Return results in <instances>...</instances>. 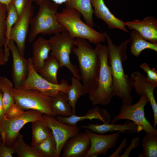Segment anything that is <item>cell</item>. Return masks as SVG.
I'll return each instance as SVG.
<instances>
[{
    "instance_id": "cell-26",
    "label": "cell",
    "mask_w": 157,
    "mask_h": 157,
    "mask_svg": "<svg viewBox=\"0 0 157 157\" xmlns=\"http://www.w3.org/2000/svg\"><path fill=\"white\" fill-rule=\"evenodd\" d=\"M32 138L31 145L34 146L52 134L51 130L44 123L42 118L31 122Z\"/></svg>"
},
{
    "instance_id": "cell-43",
    "label": "cell",
    "mask_w": 157,
    "mask_h": 157,
    "mask_svg": "<svg viewBox=\"0 0 157 157\" xmlns=\"http://www.w3.org/2000/svg\"><path fill=\"white\" fill-rule=\"evenodd\" d=\"M12 1V0H0V3L4 4L8 6Z\"/></svg>"
},
{
    "instance_id": "cell-36",
    "label": "cell",
    "mask_w": 157,
    "mask_h": 157,
    "mask_svg": "<svg viewBox=\"0 0 157 157\" xmlns=\"http://www.w3.org/2000/svg\"><path fill=\"white\" fill-rule=\"evenodd\" d=\"M15 154L13 146H7L1 138H0V157H12Z\"/></svg>"
},
{
    "instance_id": "cell-5",
    "label": "cell",
    "mask_w": 157,
    "mask_h": 157,
    "mask_svg": "<svg viewBox=\"0 0 157 157\" xmlns=\"http://www.w3.org/2000/svg\"><path fill=\"white\" fill-rule=\"evenodd\" d=\"M100 61V66L97 87L89 93V98L93 105H106L110 101L113 96V81L109 63L108 46L99 43L95 48Z\"/></svg>"
},
{
    "instance_id": "cell-23",
    "label": "cell",
    "mask_w": 157,
    "mask_h": 157,
    "mask_svg": "<svg viewBox=\"0 0 157 157\" xmlns=\"http://www.w3.org/2000/svg\"><path fill=\"white\" fill-rule=\"evenodd\" d=\"M131 39L130 52L136 57H138L144 50L149 49L157 52V43H152L144 39L137 31L133 30L130 34Z\"/></svg>"
},
{
    "instance_id": "cell-45",
    "label": "cell",
    "mask_w": 157,
    "mask_h": 157,
    "mask_svg": "<svg viewBox=\"0 0 157 157\" xmlns=\"http://www.w3.org/2000/svg\"><path fill=\"white\" fill-rule=\"evenodd\" d=\"M0 92H1V90L0 89Z\"/></svg>"
},
{
    "instance_id": "cell-34",
    "label": "cell",
    "mask_w": 157,
    "mask_h": 157,
    "mask_svg": "<svg viewBox=\"0 0 157 157\" xmlns=\"http://www.w3.org/2000/svg\"><path fill=\"white\" fill-rule=\"evenodd\" d=\"M140 67L147 74V76L145 78L146 81L154 85L157 86V71L154 68H151L149 65L146 63L141 64Z\"/></svg>"
},
{
    "instance_id": "cell-15",
    "label": "cell",
    "mask_w": 157,
    "mask_h": 157,
    "mask_svg": "<svg viewBox=\"0 0 157 157\" xmlns=\"http://www.w3.org/2000/svg\"><path fill=\"white\" fill-rule=\"evenodd\" d=\"M90 145L87 133H78L69 138L63 146L62 157H85Z\"/></svg>"
},
{
    "instance_id": "cell-38",
    "label": "cell",
    "mask_w": 157,
    "mask_h": 157,
    "mask_svg": "<svg viewBox=\"0 0 157 157\" xmlns=\"http://www.w3.org/2000/svg\"><path fill=\"white\" fill-rule=\"evenodd\" d=\"M28 0H12L19 17L23 13Z\"/></svg>"
},
{
    "instance_id": "cell-42",
    "label": "cell",
    "mask_w": 157,
    "mask_h": 157,
    "mask_svg": "<svg viewBox=\"0 0 157 157\" xmlns=\"http://www.w3.org/2000/svg\"><path fill=\"white\" fill-rule=\"evenodd\" d=\"M45 0H35L34 2L38 5H39L43 1ZM58 5L65 3L70 0H49Z\"/></svg>"
},
{
    "instance_id": "cell-33",
    "label": "cell",
    "mask_w": 157,
    "mask_h": 157,
    "mask_svg": "<svg viewBox=\"0 0 157 157\" xmlns=\"http://www.w3.org/2000/svg\"><path fill=\"white\" fill-rule=\"evenodd\" d=\"M7 6L0 3V46L6 47V21L7 12Z\"/></svg>"
},
{
    "instance_id": "cell-18",
    "label": "cell",
    "mask_w": 157,
    "mask_h": 157,
    "mask_svg": "<svg viewBox=\"0 0 157 157\" xmlns=\"http://www.w3.org/2000/svg\"><path fill=\"white\" fill-rule=\"evenodd\" d=\"M130 77L133 79L132 85L136 94L140 96L143 94L147 96L152 107L154 115H156L157 104L154 95V91L156 87L147 82L144 75L139 71L133 72Z\"/></svg>"
},
{
    "instance_id": "cell-24",
    "label": "cell",
    "mask_w": 157,
    "mask_h": 157,
    "mask_svg": "<svg viewBox=\"0 0 157 157\" xmlns=\"http://www.w3.org/2000/svg\"><path fill=\"white\" fill-rule=\"evenodd\" d=\"M60 68L58 61L55 57L51 55L38 73L41 76L49 82L58 84L57 73Z\"/></svg>"
},
{
    "instance_id": "cell-19",
    "label": "cell",
    "mask_w": 157,
    "mask_h": 157,
    "mask_svg": "<svg viewBox=\"0 0 157 157\" xmlns=\"http://www.w3.org/2000/svg\"><path fill=\"white\" fill-rule=\"evenodd\" d=\"M56 118L63 123L72 126H76L78 122L87 119H97L104 123H110L111 120L110 114L106 110L97 106L88 110L83 116H78L76 115L68 117L57 116Z\"/></svg>"
},
{
    "instance_id": "cell-13",
    "label": "cell",
    "mask_w": 157,
    "mask_h": 157,
    "mask_svg": "<svg viewBox=\"0 0 157 157\" xmlns=\"http://www.w3.org/2000/svg\"><path fill=\"white\" fill-rule=\"evenodd\" d=\"M85 132L90 138V145L85 157L105 156L109 149L117 145L120 136L119 132L107 135L97 134L87 129Z\"/></svg>"
},
{
    "instance_id": "cell-25",
    "label": "cell",
    "mask_w": 157,
    "mask_h": 157,
    "mask_svg": "<svg viewBox=\"0 0 157 157\" xmlns=\"http://www.w3.org/2000/svg\"><path fill=\"white\" fill-rule=\"evenodd\" d=\"M51 107L54 116L68 117L73 115L67 94L59 93L52 97Z\"/></svg>"
},
{
    "instance_id": "cell-30",
    "label": "cell",
    "mask_w": 157,
    "mask_h": 157,
    "mask_svg": "<svg viewBox=\"0 0 157 157\" xmlns=\"http://www.w3.org/2000/svg\"><path fill=\"white\" fill-rule=\"evenodd\" d=\"M10 81L7 78L0 76V89L2 94V100L5 113L11 105L15 103L14 98L12 94L13 89Z\"/></svg>"
},
{
    "instance_id": "cell-44",
    "label": "cell",
    "mask_w": 157,
    "mask_h": 157,
    "mask_svg": "<svg viewBox=\"0 0 157 157\" xmlns=\"http://www.w3.org/2000/svg\"><path fill=\"white\" fill-rule=\"evenodd\" d=\"M28 1L32 2H34L35 0H28Z\"/></svg>"
},
{
    "instance_id": "cell-1",
    "label": "cell",
    "mask_w": 157,
    "mask_h": 157,
    "mask_svg": "<svg viewBox=\"0 0 157 157\" xmlns=\"http://www.w3.org/2000/svg\"><path fill=\"white\" fill-rule=\"evenodd\" d=\"M104 33L108 42L109 63L113 81L112 95L121 98L122 104L131 105L133 100L131 94L133 79L126 75L122 64L127 59V45L131 43V39H127L116 45L109 35L106 32Z\"/></svg>"
},
{
    "instance_id": "cell-35",
    "label": "cell",
    "mask_w": 157,
    "mask_h": 157,
    "mask_svg": "<svg viewBox=\"0 0 157 157\" xmlns=\"http://www.w3.org/2000/svg\"><path fill=\"white\" fill-rule=\"evenodd\" d=\"M24 112L15 103L12 104L6 113L3 119H11L17 118L21 116Z\"/></svg>"
},
{
    "instance_id": "cell-10",
    "label": "cell",
    "mask_w": 157,
    "mask_h": 157,
    "mask_svg": "<svg viewBox=\"0 0 157 157\" xmlns=\"http://www.w3.org/2000/svg\"><path fill=\"white\" fill-rule=\"evenodd\" d=\"M42 114L37 110H30L24 111L17 118L0 120V134L6 145L13 146L23 126L27 123L41 119Z\"/></svg>"
},
{
    "instance_id": "cell-20",
    "label": "cell",
    "mask_w": 157,
    "mask_h": 157,
    "mask_svg": "<svg viewBox=\"0 0 157 157\" xmlns=\"http://www.w3.org/2000/svg\"><path fill=\"white\" fill-rule=\"evenodd\" d=\"M80 126L82 128L88 129L100 134L117 131L122 133L133 134L139 132L138 125L133 122L129 121H127L123 124H115L110 123H103L101 124H88Z\"/></svg>"
},
{
    "instance_id": "cell-37",
    "label": "cell",
    "mask_w": 157,
    "mask_h": 157,
    "mask_svg": "<svg viewBox=\"0 0 157 157\" xmlns=\"http://www.w3.org/2000/svg\"><path fill=\"white\" fill-rule=\"evenodd\" d=\"M140 142L139 136L134 137L131 140L130 144L126 148L124 153L119 157H128L131 151L137 147Z\"/></svg>"
},
{
    "instance_id": "cell-3",
    "label": "cell",
    "mask_w": 157,
    "mask_h": 157,
    "mask_svg": "<svg viewBox=\"0 0 157 157\" xmlns=\"http://www.w3.org/2000/svg\"><path fill=\"white\" fill-rule=\"evenodd\" d=\"M35 15L31 20L28 41L33 42L37 35H50L61 33L66 30L58 20L56 15L59 5L49 0L43 1Z\"/></svg>"
},
{
    "instance_id": "cell-39",
    "label": "cell",
    "mask_w": 157,
    "mask_h": 157,
    "mask_svg": "<svg viewBox=\"0 0 157 157\" xmlns=\"http://www.w3.org/2000/svg\"><path fill=\"white\" fill-rule=\"evenodd\" d=\"M126 139V137L123 139L117 149L109 156V157H119V155L122 152L123 149L126 147L127 145Z\"/></svg>"
},
{
    "instance_id": "cell-14",
    "label": "cell",
    "mask_w": 157,
    "mask_h": 157,
    "mask_svg": "<svg viewBox=\"0 0 157 157\" xmlns=\"http://www.w3.org/2000/svg\"><path fill=\"white\" fill-rule=\"evenodd\" d=\"M7 46L13 58L12 75L14 88L19 89L28 73V59L25 58L20 53L13 40H9Z\"/></svg>"
},
{
    "instance_id": "cell-11",
    "label": "cell",
    "mask_w": 157,
    "mask_h": 157,
    "mask_svg": "<svg viewBox=\"0 0 157 157\" xmlns=\"http://www.w3.org/2000/svg\"><path fill=\"white\" fill-rule=\"evenodd\" d=\"M42 119L51 130L56 145V157H59L63 145L70 137L79 132V128L63 123L54 116L42 114Z\"/></svg>"
},
{
    "instance_id": "cell-6",
    "label": "cell",
    "mask_w": 157,
    "mask_h": 157,
    "mask_svg": "<svg viewBox=\"0 0 157 157\" xmlns=\"http://www.w3.org/2000/svg\"><path fill=\"white\" fill-rule=\"evenodd\" d=\"M49 40L51 46V55L58 60L60 67H65L74 77L79 80H81L78 69L72 63L70 59V55L76 44L75 38L66 30L55 34Z\"/></svg>"
},
{
    "instance_id": "cell-9",
    "label": "cell",
    "mask_w": 157,
    "mask_h": 157,
    "mask_svg": "<svg viewBox=\"0 0 157 157\" xmlns=\"http://www.w3.org/2000/svg\"><path fill=\"white\" fill-rule=\"evenodd\" d=\"M29 60V72L28 76L19 90H35L47 96L53 97L60 93L67 94L70 87L64 79L60 84H55L47 81L34 69L31 58Z\"/></svg>"
},
{
    "instance_id": "cell-31",
    "label": "cell",
    "mask_w": 157,
    "mask_h": 157,
    "mask_svg": "<svg viewBox=\"0 0 157 157\" xmlns=\"http://www.w3.org/2000/svg\"><path fill=\"white\" fill-rule=\"evenodd\" d=\"M7 6L6 21V47L4 50L5 53L8 54L10 53V50L7 46V44L10 40V32L13 26L19 19V17L12 1Z\"/></svg>"
},
{
    "instance_id": "cell-28",
    "label": "cell",
    "mask_w": 157,
    "mask_h": 157,
    "mask_svg": "<svg viewBox=\"0 0 157 157\" xmlns=\"http://www.w3.org/2000/svg\"><path fill=\"white\" fill-rule=\"evenodd\" d=\"M71 85L67 93L68 102L71 107L73 114L76 115V107L77 101L84 95L83 87L79 80L74 77L71 78Z\"/></svg>"
},
{
    "instance_id": "cell-22",
    "label": "cell",
    "mask_w": 157,
    "mask_h": 157,
    "mask_svg": "<svg viewBox=\"0 0 157 157\" xmlns=\"http://www.w3.org/2000/svg\"><path fill=\"white\" fill-rule=\"evenodd\" d=\"M65 3V6L75 9L83 17L85 23L93 27L94 10L90 0H70Z\"/></svg>"
},
{
    "instance_id": "cell-41",
    "label": "cell",
    "mask_w": 157,
    "mask_h": 157,
    "mask_svg": "<svg viewBox=\"0 0 157 157\" xmlns=\"http://www.w3.org/2000/svg\"><path fill=\"white\" fill-rule=\"evenodd\" d=\"M2 94L0 92V120L3 119L5 114L2 100Z\"/></svg>"
},
{
    "instance_id": "cell-2",
    "label": "cell",
    "mask_w": 157,
    "mask_h": 157,
    "mask_svg": "<svg viewBox=\"0 0 157 157\" xmlns=\"http://www.w3.org/2000/svg\"><path fill=\"white\" fill-rule=\"evenodd\" d=\"M75 39L76 44L72 52L78 61L84 95L93 92L97 88L100 61L96 49H93L86 40Z\"/></svg>"
},
{
    "instance_id": "cell-29",
    "label": "cell",
    "mask_w": 157,
    "mask_h": 157,
    "mask_svg": "<svg viewBox=\"0 0 157 157\" xmlns=\"http://www.w3.org/2000/svg\"><path fill=\"white\" fill-rule=\"evenodd\" d=\"M142 152L138 157H157V136L147 132L142 140Z\"/></svg>"
},
{
    "instance_id": "cell-12",
    "label": "cell",
    "mask_w": 157,
    "mask_h": 157,
    "mask_svg": "<svg viewBox=\"0 0 157 157\" xmlns=\"http://www.w3.org/2000/svg\"><path fill=\"white\" fill-rule=\"evenodd\" d=\"M34 8L32 2L28 1L22 14L11 29L10 40H13L20 53L24 56L26 40L29 26L34 16Z\"/></svg>"
},
{
    "instance_id": "cell-21",
    "label": "cell",
    "mask_w": 157,
    "mask_h": 157,
    "mask_svg": "<svg viewBox=\"0 0 157 157\" xmlns=\"http://www.w3.org/2000/svg\"><path fill=\"white\" fill-rule=\"evenodd\" d=\"M51 46L49 40L39 37L32 46V56L31 58L35 70L38 72L49 57Z\"/></svg>"
},
{
    "instance_id": "cell-16",
    "label": "cell",
    "mask_w": 157,
    "mask_h": 157,
    "mask_svg": "<svg viewBox=\"0 0 157 157\" xmlns=\"http://www.w3.org/2000/svg\"><path fill=\"white\" fill-rule=\"evenodd\" d=\"M125 22L126 26L138 31L146 40L157 43V19L154 17L148 16L141 20L136 19Z\"/></svg>"
},
{
    "instance_id": "cell-4",
    "label": "cell",
    "mask_w": 157,
    "mask_h": 157,
    "mask_svg": "<svg viewBox=\"0 0 157 157\" xmlns=\"http://www.w3.org/2000/svg\"><path fill=\"white\" fill-rule=\"evenodd\" d=\"M81 15L74 9L67 7L56 15L59 22L73 37L88 40L96 45L104 42L106 38L104 32L101 33L84 22Z\"/></svg>"
},
{
    "instance_id": "cell-8",
    "label": "cell",
    "mask_w": 157,
    "mask_h": 157,
    "mask_svg": "<svg viewBox=\"0 0 157 157\" xmlns=\"http://www.w3.org/2000/svg\"><path fill=\"white\" fill-rule=\"evenodd\" d=\"M149 102L147 96L143 94L140 96L138 102L134 104H122L119 113L113 118L110 122L114 124L121 119H128L138 125L139 132L143 130L145 132H149L157 136V129L147 120L145 115L144 107Z\"/></svg>"
},
{
    "instance_id": "cell-7",
    "label": "cell",
    "mask_w": 157,
    "mask_h": 157,
    "mask_svg": "<svg viewBox=\"0 0 157 157\" xmlns=\"http://www.w3.org/2000/svg\"><path fill=\"white\" fill-rule=\"evenodd\" d=\"M12 94L15 103L24 110H34L54 116L52 110V97L32 89L21 90L14 88Z\"/></svg>"
},
{
    "instance_id": "cell-17",
    "label": "cell",
    "mask_w": 157,
    "mask_h": 157,
    "mask_svg": "<svg viewBox=\"0 0 157 157\" xmlns=\"http://www.w3.org/2000/svg\"><path fill=\"white\" fill-rule=\"evenodd\" d=\"M90 1L95 16L104 22L109 29L118 28L125 32H129L126 28L125 22L115 17L110 12L104 0Z\"/></svg>"
},
{
    "instance_id": "cell-32",
    "label": "cell",
    "mask_w": 157,
    "mask_h": 157,
    "mask_svg": "<svg viewBox=\"0 0 157 157\" xmlns=\"http://www.w3.org/2000/svg\"><path fill=\"white\" fill-rule=\"evenodd\" d=\"M34 147L42 157H56V143L52 134Z\"/></svg>"
},
{
    "instance_id": "cell-27",
    "label": "cell",
    "mask_w": 157,
    "mask_h": 157,
    "mask_svg": "<svg viewBox=\"0 0 157 157\" xmlns=\"http://www.w3.org/2000/svg\"><path fill=\"white\" fill-rule=\"evenodd\" d=\"M13 146L18 157H42L34 147L30 146L25 142L22 135L20 133Z\"/></svg>"
},
{
    "instance_id": "cell-40",
    "label": "cell",
    "mask_w": 157,
    "mask_h": 157,
    "mask_svg": "<svg viewBox=\"0 0 157 157\" xmlns=\"http://www.w3.org/2000/svg\"><path fill=\"white\" fill-rule=\"evenodd\" d=\"M8 59L6 56L4 49L0 46V66L5 65Z\"/></svg>"
}]
</instances>
